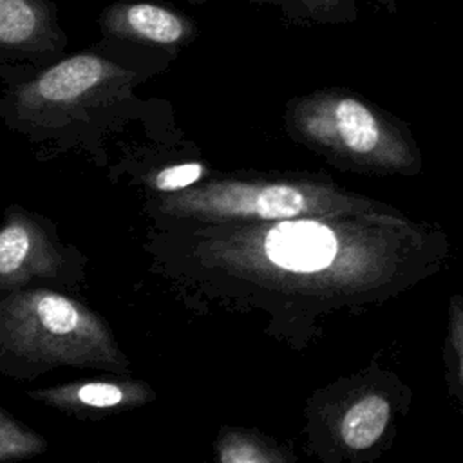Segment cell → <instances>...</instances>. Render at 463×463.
<instances>
[{"instance_id":"obj_7","label":"cell","mask_w":463,"mask_h":463,"mask_svg":"<svg viewBox=\"0 0 463 463\" xmlns=\"http://www.w3.org/2000/svg\"><path fill=\"white\" fill-rule=\"evenodd\" d=\"M31 396L69 412H103L143 405L154 392L139 380H80L38 389Z\"/></svg>"},{"instance_id":"obj_9","label":"cell","mask_w":463,"mask_h":463,"mask_svg":"<svg viewBox=\"0 0 463 463\" xmlns=\"http://www.w3.org/2000/svg\"><path fill=\"white\" fill-rule=\"evenodd\" d=\"M389 420V400L378 392L365 394L344 411L338 423L340 439L351 450H365L383 436Z\"/></svg>"},{"instance_id":"obj_2","label":"cell","mask_w":463,"mask_h":463,"mask_svg":"<svg viewBox=\"0 0 463 463\" xmlns=\"http://www.w3.org/2000/svg\"><path fill=\"white\" fill-rule=\"evenodd\" d=\"M0 345L47 365L123 367L127 358L107 324L74 298L31 289L0 302Z\"/></svg>"},{"instance_id":"obj_13","label":"cell","mask_w":463,"mask_h":463,"mask_svg":"<svg viewBox=\"0 0 463 463\" xmlns=\"http://www.w3.org/2000/svg\"><path fill=\"white\" fill-rule=\"evenodd\" d=\"M204 175H206V166L203 163L190 161V163H179V165H172L157 170L150 177V184L157 192L175 194L190 186H195Z\"/></svg>"},{"instance_id":"obj_5","label":"cell","mask_w":463,"mask_h":463,"mask_svg":"<svg viewBox=\"0 0 463 463\" xmlns=\"http://www.w3.org/2000/svg\"><path fill=\"white\" fill-rule=\"evenodd\" d=\"M125 71L96 54L71 56L34 78L20 92L31 110L74 109L110 85Z\"/></svg>"},{"instance_id":"obj_11","label":"cell","mask_w":463,"mask_h":463,"mask_svg":"<svg viewBox=\"0 0 463 463\" xmlns=\"http://www.w3.org/2000/svg\"><path fill=\"white\" fill-rule=\"evenodd\" d=\"M45 450V439L0 411V463Z\"/></svg>"},{"instance_id":"obj_12","label":"cell","mask_w":463,"mask_h":463,"mask_svg":"<svg viewBox=\"0 0 463 463\" xmlns=\"http://www.w3.org/2000/svg\"><path fill=\"white\" fill-rule=\"evenodd\" d=\"M217 450L221 463H284L277 452L242 432L224 434Z\"/></svg>"},{"instance_id":"obj_14","label":"cell","mask_w":463,"mask_h":463,"mask_svg":"<svg viewBox=\"0 0 463 463\" xmlns=\"http://www.w3.org/2000/svg\"><path fill=\"white\" fill-rule=\"evenodd\" d=\"M449 317H450V338H452L454 351L458 354L459 373L463 378V298L461 295H454L450 298Z\"/></svg>"},{"instance_id":"obj_15","label":"cell","mask_w":463,"mask_h":463,"mask_svg":"<svg viewBox=\"0 0 463 463\" xmlns=\"http://www.w3.org/2000/svg\"><path fill=\"white\" fill-rule=\"evenodd\" d=\"M302 4H306L307 7L311 9H318V11H327V9H333L336 5H340L342 0H298Z\"/></svg>"},{"instance_id":"obj_1","label":"cell","mask_w":463,"mask_h":463,"mask_svg":"<svg viewBox=\"0 0 463 463\" xmlns=\"http://www.w3.org/2000/svg\"><path fill=\"white\" fill-rule=\"evenodd\" d=\"M420 246L411 222L378 208L244 222L204 237L197 257L275 289L358 295L394 280Z\"/></svg>"},{"instance_id":"obj_4","label":"cell","mask_w":463,"mask_h":463,"mask_svg":"<svg viewBox=\"0 0 463 463\" xmlns=\"http://www.w3.org/2000/svg\"><path fill=\"white\" fill-rule=\"evenodd\" d=\"M288 121L307 145L358 166L411 172L418 163L403 132L356 96L317 92L298 98L289 105Z\"/></svg>"},{"instance_id":"obj_6","label":"cell","mask_w":463,"mask_h":463,"mask_svg":"<svg viewBox=\"0 0 463 463\" xmlns=\"http://www.w3.org/2000/svg\"><path fill=\"white\" fill-rule=\"evenodd\" d=\"M61 257L47 233L31 219L13 215L0 230V286L13 288L33 279L54 277Z\"/></svg>"},{"instance_id":"obj_10","label":"cell","mask_w":463,"mask_h":463,"mask_svg":"<svg viewBox=\"0 0 463 463\" xmlns=\"http://www.w3.org/2000/svg\"><path fill=\"white\" fill-rule=\"evenodd\" d=\"M45 11L38 0H0V43L24 45L45 31Z\"/></svg>"},{"instance_id":"obj_3","label":"cell","mask_w":463,"mask_h":463,"mask_svg":"<svg viewBox=\"0 0 463 463\" xmlns=\"http://www.w3.org/2000/svg\"><path fill=\"white\" fill-rule=\"evenodd\" d=\"M159 208L175 217L212 222H273L304 215L378 210V204L329 183L217 179L168 194Z\"/></svg>"},{"instance_id":"obj_8","label":"cell","mask_w":463,"mask_h":463,"mask_svg":"<svg viewBox=\"0 0 463 463\" xmlns=\"http://www.w3.org/2000/svg\"><path fill=\"white\" fill-rule=\"evenodd\" d=\"M105 31L156 45H179L186 42L194 25L188 18L168 7L150 2H125L103 14Z\"/></svg>"}]
</instances>
